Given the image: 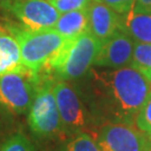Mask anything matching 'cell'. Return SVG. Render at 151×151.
Wrapping results in <instances>:
<instances>
[{"mask_svg":"<svg viewBox=\"0 0 151 151\" xmlns=\"http://www.w3.org/2000/svg\"><path fill=\"white\" fill-rule=\"evenodd\" d=\"M151 92V82L132 66L100 70L85 75V104L92 120L104 123L135 124Z\"/></svg>","mask_w":151,"mask_h":151,"instance_id":"obj_1","label":"cell"},{"mask_svg":"<svg viewBox=\"0 0 151 151\" xmlns=\"http://www.w3.org/2000/svg\"><path fill=\"white\" fill-rule=\"evenodd\" d=\"M5 26L19 45L24 66L37 74L47 72L66 42L54 29L32 32L11 22H7Z\"/></svg>","mask_w":151,"mask_h":151,"instance_id":"obj_2","label":"cell"},{"mask_svg":"<svg viewBox=\"0 0 151 151\" xmlns=\"http://www.w3.org/2000/svg\"><path fill=\"white\" fill-rule=\"evenodd\" d=\"M101 44L90 30L73 39H66L45 74L56 81H72L85 76L94 65Z\"/></svg>","mask_w":151,"mask_h":151,"instance_id":"obj_3","label":"cell"},{"mask_svg":"<svg viewBox=\"0 0 151 151\" xmlns=\"http://www.w3.org/2000/svg\"><path fill=\"white\" fill-rule=\"evenodd\" d=\"M55 81L48 74H42L28 110L29 128L40 138H53L62 133V122L54 94Z\"/></svg>","mask_w":151,"mask_h":151,"instance_id":"obj_4","label":"cell"},{"mask_svg":"<svg viewBox=\"0 0 151 151\" xmlns=\"http://www.w3.org/2000/svg\"><path fill=\"white\" fill-rule=\"evenodd\" d=\"M42 74L30 70L0 76V109L12 114L26 113L34 100Z\"/></svg>","mask_w":151,"mask_h":151,"instance_id":"obj_5","label":"cell"},{"mask_svg":"<svg viewBox=\"0 0 151 151\" xmlns=\"http://www.w3.org/2000/svg\"><path fill=\"white\" fill-rule=\"evenodd\" d=\"M54 94L62 122V132L77 134L84 132L92 116L80 91L68 81H55Z\"/></svg>","mask_w":151,"mask_h":151,"instance_id":"obj_6","label":"cell"},{"mask_svg":"<svg viewBox=\"0 0 151 151\" xmlns=\"http://www.w3.org/2000/svg\"><path fill=\"white\" fill-rule=\"evenodd\" d=\"M2 6L20 26L32 32L53 29L60 16L48 0H4Z\"/></svg>","mask_w":151,"mask_h":151,"instance_id":"obj_7","label":"cell"},{"mask_svg":"<svg viewBox=\"0 0 151 151\" xmlns=\"http://www.w3.org/2000/svg\"><path fill=\"white\" fill-rule=\"evenodd\" d=\"M93 137L101 151H146L148 142V135L128 123H104Z\"/></svg>","mask_w":151,"mask_h":151,"instance_id":"obj_8","label":"cell"},{"mask_svg":"<svg viewBox=\"0 0 151 151\" xmlns=\"http://www.w3.org/2000/svg\"><path fill=\"white\" fill-rule=\"evenodd\" d=\"M135 42L127 32L119 29L101 44L94 65L103 68H122L131 66Z\"/></svg>","mask_w":151,"mask_h":151,"instance_id":"obj_9","label":"cell"},{"mask_svg":"<svg viewBox=\"0 0 151 151\" xmlns=\"http://www.w3.org/2000/svg\"><path fill=\"white\" fill-rule=\"evenodd\" d=\"M86 9L88 29L102 43L121 29L122 15L114 11L102 0H91Z\"/></svg>","mask_w":151,"mask_h":151,"instance_id":"obj_10","label":"cell"},{"mask_svg":"<svg viewBox=\"0 0 151 151\" xmlns=\"http://www.w3.org/2000/svg\"><path fill=\"white\" fill-rule=\"evenodd\" d=\"M24 70H27V67L22 64L20 48L16 38L5 25L0 24V76Z\"/></svg>","mask_w":151,"mask_h":151,"instance_id":"obj_11","label":"cell"},{"mask_svg":"<svg viewBox=\"0 0 151 151\" xmlns=\"http://www.w3.org/2000/svg\"><path fill=\"white\" fill-rule=\"evenodd\" d=\"M53 29L65 39H73L90 30L87 9H78L60 14Z\"/></svg>","mask_w":151,"mask_h":151,"instance_id":"obj_12","label":"cell"},{"mask_svg":"<svg viewBox=\"0 0 151 151\" xmlns=\"http://www.w3.org/2000/svg\"><path fill=\"white\" fill-rule=\"evenodd\" d=\"M121 29L137 43L151 44V14L132 10L122 15Z\"/></svg>","mask_w":151,"mask_h":151,"instance_id":"obj_13","label":"cell"},{"mask_svg":"<svg viewBox=\"0 0 151 151\" xmlns=\"http://www.w3.org/2000/svg\"><path fill=\"white\" fill-rule=\"evenodd\" d=\"M131 66L151 82V44H134Z\"/></svg>","mask_w":151,"mask_h":151,"instance_id":"obj_14","label":"cell"},{"mask_svg":"<svg viewBox=\"0 0 151 151\" xmlns=\"http://www.w3.org/2000/svg\"><path fill=\"white\" fill-rule=\"evenodd\" d=\"M0 151H36V148L27 135L19 131L8 137L2 142Z\"/></svg>","mask_w":151,"mask_h":151,"instance_id":"obj_15","label":"cell"},{"mask_svg":"<svg viewBox=\"0 0 151 151\" xmlns=\"http://www.w3.org/2000/svg\"><path fill=\"white\" fill-rule=\"evenodd\" d=\"M66 151H101L93 134L87 132H80L68 141Z\"/></svg>","mask_w":151,"mask_h":151,"instance_id":"obj_16","label":"cell"},{"mask_svg":"<svg viewBox=\"0 0 151 151\" xmlns=\"http://www.w3.org/2000/svg\"><path fill=\"white\" fill-rule=\"evenodd\" d=\"M135 125L145 134L151 137V92L135 119Z\"/></svg>","mask_w":151,"mask_h":151,"instance_id":"obj_17","label":"cell"},{"mask_svg":"<svg viewBox=\"0 0 151 151\" xmlns=\"http://www.w3.org/2000/svg\"><path fill=\"white\" fill-rule=\"evenodd\" d=\"M60 14L68 11L86 9L91 0H48Z\"/></svg>","mask_w":151,"mask_h":151,"instance_id":"obj_18","label":"cell"},{"mask_svg":"<svg viewBox=\"0 0 151 151\" xmlns=\"http://www.w3.org/2000/svg\"><path fill=\"white\" fill-rule=\"evenodd\" d=\"M120 15H127L133 10L135 0H102Z\"/></svg>","mask_w":151,"mask_h":151,"instance_id":"obj_19","label":"cell"},{"mask_svg":"<svg viewBox=\"0 0 151 151\" xmlns=\"http://www.w3.org/2000/svg\"><path fill=\"white\" fill-rule=\"evenodd\" d=\"M133 11L151 14V0H135Z\"/></svg>","mask_w":151,"mask_h":151,"instance_id":"obj_20","label":"cell"},{"mask_svg":"<svg viewBox=\"0 0 151 151\" xmlns=\"http://www.w3.org/2000/svg\"><path fill=\"white\" fill-rule=\"evenodd\" d=\"M146 151H151V137H148V142H147Z\"/></svg>","mask_w":151,"mask_h":151,"instance_id":"obj_21","label":"cell"}]
</instances>
